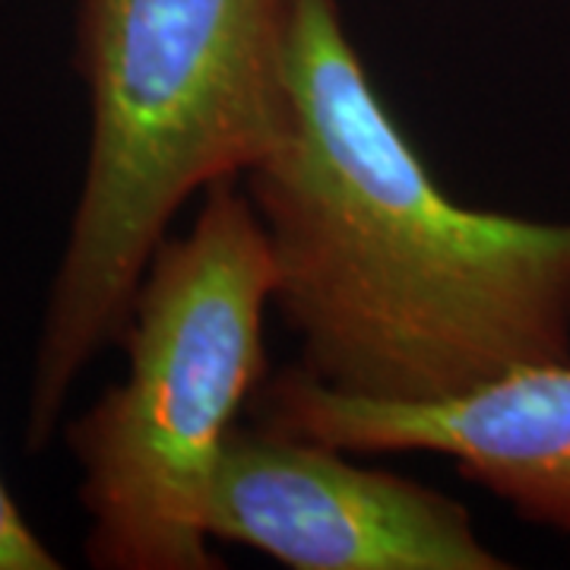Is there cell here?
Returning a JSON list of instances; mask_svg holds the SVG:
<instances>
[{"mask_svg": "<svg viewBox=\"0 0 570 570\" xmlns=\"http://www.w3.org/2000/svg\"><path fill=\"white\" fill-rule=\"evenodd\" d=\"M250 419L348 456H444L517 517L570 546V362L513 367L438 403L358 400L285 367L266 374Z\"/></svg>", "mask_w": 570, "mask_h": 570, "instance_id": "obj_5", "label": "cell"}, {"mask_svg": "<svg viewBox=\"0 0 570 570\" xmlns=\"http://www.w3.org/2000/svg\"><path fill=\"white\" fill-rule=\"evenodd\" d=\"M89 159L26 393V448L51 444L80 374L121 343L178 209L283 140L288 0H77Z\"/></svg>", "mask_w": 570, "mask_h": 570, "instance_id": "obj_2", "label": "cell"}, {"mask_svg": "<svg viewBox=\"0 0 570 570\" xmlns=\"http://www.w3.org/2000/svg\"><path fill=\"white\" fill-rule=\"evenodd\" d=\"M283 140L245 190L317 384L438 403L570 362V223L456 204L374 89L336 0H288Z\"/></svg>", "mask_w": 570, "mask_h": 570, "instance_id": "obj_1", "label": "cell"}, {"mask_svg": "<svg viewBox=\"0 0 570 570\" xmlns=\"http://www.w3.org/2000/svg\"><path fill=\"white\" fill-rule=\"evenodd\" d=\"M61 561L22 517L0 472V570H58Z\"/></svg>", "mask_w": 570, "mask_h": 570, "instance_id": "obj_6", "label": "cell"}, {"mask_svg": "<svg viewBox=\"0 0 570 570\" xmlns=\"http://www.w3.org/2000/svg\"><path fill=\"white\" fill-rule=\"evenodd\" d=\"M273 285L269 238L238 181L213 184L194 225L149 257L118 343L124 377L63 428L92 568H223L206 501L238 412L269 374Z\"/></svg>", "mask_w": 570, "mask_h": 570, "instance_id": "obj_3", "label": "cell"}, {"mask_svg": "<svg viewBox=\"0 0 570 570\" xmlns=\"http://www.w3.org/2000/svg\"><path fill=\"white\" fill-rule=\"evenodd\" d=\"M264 422L235 425L206 501L209 539L292 570H508L438 489Z\"/></svg>", "mask_w": 570, "mask_h": 570, "instance_id": "obj_4", "label": "cell"}]
</instances>
